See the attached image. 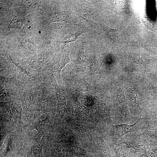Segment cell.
Wrapping results in <instances>:
<instances>
[{
    "mask_svg": "<svg viewBox=\"0 0 157 157\" xmlns=\"http://www.w3.org/2000/svg\"><path fill=\"white\" fill-rule=\"evenodd\" d=\"M116 157H132L138 155L133 150L127 148L124 144L117 143L115 147Z\"/></svg>",
    "mask_w": 157,
    "mask_h": 157,
    "instance_id": "obj_4",
    "label": "cell"
},
{
    "mask_svg": "<svg viewBox=\"0 0 157 157\" xmlns=\"http://www.w3.org/2000/svg\"><path fill=\"white\" fill-rule=\"evenodd\" d=\"M147 124V118L145 116H141L133 124H118L113 126L110 130L109 134L113 142L116 143L124 136L129 133L139 130L144 131Z\"/></svg>",
    "mask_w": 157,
    "mask_h": 157,
    "instance_id": "obj_1",
    "label": "cell"
},
{
    "mask_svg": "<svg viewBox=\"0 0 157 157\" xmlns=\"http://www.w3.org/2000/svg\"><path fill=\"white\" fill-rule=\"evenodd\" d=\"M137 157H157V143H149L148 150Z\"/></svg>",
    "mask_w": 157,
    "mask_h": 157,
    "instance_id": "obj_9",
    "label": "cell"
},
{
    "mask_svg": "<svg viewBox=\"0 0 157 157\" xmlns=\"http://www.w3.org/2000/svg\"><path fill=\"white\" fill-rule=\"evenodd\" d=\"M85 31L83 29H80L71 32L62 40L60 43L65 46L70 42L75 41L80 35L85 33Z\"/></svg>",
    "mask_w": 157,
    "mask_h": 157,
    "instance_id": "obj_8",
    "label": "cell"
},
{
    "mask_svg": "<svg viewBox=\"0 0 157 157\" xmlns=\"http://www.w3.org/2000/svg\"><path fill=\"white\" fill-rule=\"evenodd\" d=\"M78 10V12L81 17L90 23L95 22V13L93 9L82 6Z\"/></svg>",
    "mask_w": 157,
    "mask_h": 157,
    "instance_id": "obj_5",
    "label": "cell"
},
{
    "mask_svg": "<svg viewBox=\"0 0 157 157\" xmlns=\"http://www.w3.org/2000/svg\"><path fill=\"white\" fill-rule=\"evenodd\" d=\"M69 61V59L67 55L65 52L63 53L58 63V67L59 71H60L65 65Z\"/></svg>",
    "mask_w": 157,
    "mask_h": 157,
    "instance_id": "obj_10",
    "label": "cell"
},
{
    "mask_svg": "<svg viewBox=\"0 0 157 157\" xmlns=\"http://www.w3.org/2000/svg\"><path fill=\"white\" fill-rule=\"evenodd\" d=\"M51 22L64 21L69 23H72L73 20L67 12L63 11H56L53 13L50 16Z\"/></svg>",
    "mask_w": 157,
    "mask_h": 157,
    "instance_id": "obj_6",
    "label": "cell"
},
{
    "mask_svg": "<svg viewBox=\"0 0 157 157\" xmlns=\"http://www.w3.org/2000/svg\"><path fill=\"white\" fill-rule=\"evenodd\" d=\"M84 48L82 47L80 49L78 53V58L80 61H82L85 60V57L83 54Z\"/></svg>",
    "mask_w": 157,
    "mask_h": 157,
    "instance_id": "obj_15",
    "label": "cell"
},
{
    "mask_svg": "<svg viewBox=\"0 0 157 157\" xmlns=\"http://www.w3.org/2000/svg\"><path fill=\"white\" fill-rule=\"evenodd\" d=\"M11 140L10 138H7L5 141L1 148L2 151L8 152L11 148Z\"/></svg>",
    "mask_w": 157,
    "mask_h": 157,
    "instance_id": "obj_13",
    "label": "cell"
},
{
    "mask_svg": "<svg viewBox=\"0 0 157 157\" xmlns=\"http://www.w3.org/2000/svg\"><path fill=\"white\" fill-rule=\"evenodd\" d=\"M99 24L105 32L110 42L113 43H114L118 38V30L111 28L103 23L99 22Z\"/></svg>",
    "mask_w": 157,
    "mask_h": 157,
    "instance_id": "obj_7",
    "label": "cell"
},
{
    "mask_svg": "<svg viewBox=\"0 0 157 157\" xmlns=\"http://www.w3.org/2000/svg\"><path fill=\"white\" fill-rule=\"evenodd\" d=\"M141 130L135 131L124 136L117 143L124 144L128 148L138 153H144L149 147V143L143 136Z\"/></svg>",
    "mask_w": 157,
    "mask_h": 157,
    "instance_id": "obj_2",
    "label": "cell"
},
{
    "mask_svg": "<svg viewBox=\"0 0 157 157\" xmlns=\"http://www.w3.org/2000/svg\"><path fill=\"white\" fill-rule=\"evenodd\" d=\"M144 116L147 119V124L142 134L149 143H157V116L149 114Z\"/></svg>",
    "mask_w": 157,
    "mask_h": 157,
    "instance_id": "obj_3",
    "label": "cell"
},
{
    "mask_svg": "<svg viewBox=\"0 0 157 157\" xmlns=\"http://www.w3.org/2000/svg\"><path fill=\"white\" fill-rule=\"evenodd\" d=\"M45 122V119L38 121L35 125V128L37 130H40L42 129L44 126Z\"/></svg>",
    "mask_w": 157,
    "mask_h": 157,
    "instance_id": "obj_14",
    "label": "cell"
},
{
    "mask_svg": "<svg viewBox=\"0 0 157 157\" xmlns=\"http://www.w3.org/2000/svg\"><path fill=\"white\" fill-rule=\"evenodd\" d=\"M147 56L144 54H140L135 55L133 58V61L138 63L144 64L148 62L146 59Z\"/></svg>",
    "mask_w": 157,
    "mask_h": 157,
    "instance_id": "obj_11",
    "label": "cell"
},
{
    "mask_svg": "<svg viewBox=\"0 0 157 157\" xmlns=\"http://www.w3.org/2000/svg\"><path fill=\"white\" fill-rule=\"evenodd\" d=\"M42 147L39 144L34 145L32 149V151L34 155L37 157H42Z\"/></svg>",
    "mask_w": 157,
    "mask_h": 157,
    "instance_id": "obj_12",
    "label": "cell"
},
{
    "mask_svg": "<svg viewBox=\"0 0 157 157\" xmlns=\"http://www.w3.org/2000/svg\"><path fill=\"white\" fill-rule=\"evenodd\" d=\"M53 151L54 154L56 156H60L61 154V150L58 148H55L53 150Z\"/></svg>",
    "mask_w": 157,
    "mask_h": 157,
    "instance_id": "obj_16",
    "label": "cell"
}]
</instances>
